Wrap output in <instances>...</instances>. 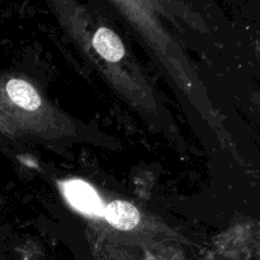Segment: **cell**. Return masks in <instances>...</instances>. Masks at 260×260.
Here are the masks:
<instances>
[{
    "instance_id": "1",
    "label": "cell",
    "mask_w": 260,
    "mask_h": 260,
    "mask_svg": "<svg viewBox=\"0 0 260 260\" xmlns=\"http://www.w3.org/2000/svg\"><path fill=\"white\" fill-rule=\"evenodd\" d=\"M63 193L73 207L89 216H103V203L91 185L74 179L63 184Z\"/></svg>"
},
{
    "instance_id": "4",
    "label": "cell",
    "mask_w": 260,
    "mask_h": 260,
    "mask_svg": "<svg viewBox=\"0 0 260 260\" xmlns=\"http://www.w3.org/2000/svg\"><path fill=\"white\" fill-rule=\"evenodd\" d=\"M10 101L27 111H35L41 106V98L32 85L22 79H10L5 86Z\"/></svg>"
},
{
    "instance_id": "2",
    "label": "cell",
    "mask_w": 260,
    "mask_h": 260,
    "mask_svg": "<svg viewBox=\"0 0 260 260\" xmlns=\"http://www.w3.org/2000/svg\"><path fill=\"white\" fill-rule=\"evenodd\" d=\"M103 216L118 230H132L140 222V213L134 205L124 201H114L103 211Z\"/></svg>"
},
{
    "instance_id": "3",
    "label": "cell",
    "mask_w": 260,
    "mask_h": 260,
    "mask_svg": "<svg viewBox=\"0 0 260 260\" xmlns=\"http://www.w3.org/2000/svg\"><path fill=\"white\" fill-rule=\"evenodd\" d=\"M93 46L102 57L111 62H117L124 55L121 38L107 27H101L95 30L93 36Z\"/></svg>"
}]
</instances>
